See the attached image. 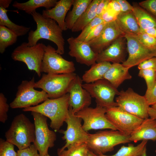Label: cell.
Instances as JSON below:
<instances>
[{"label":"cell","mask_w":156,"mask_h":156,"mask_svg":"<svg viewBox=\"0 0 156 156\" xmlns=\"http://www.w3.org/2000/svg\"><path fill=\"white\" fill-rule=\"evenodd\" d=\"M31 15L36 24L37 28L35 30H31L29 32L28 45H35L40 39H45L55 44L58 53L64 54L65 40L62 34L63 30L57 22L53 19L44 17L36 10Z\"/></svg>","instance_id":"6da1fadb"},{"label":"cell","mask_w":156,"mask_h":156,"mask_svg":"<svg viewBox=\"0 0 156 156\" xmlns=\"http://www.w3.org/2000/svg\"><path fill=\"white\" fill-rule=\"evenodd\" d=\"M69 97L67 93L56 99L48 98L40 104L23 108V110L37 112L49 118L51 120L50 127L58 131L65 121L68 114Z\"/></svg>","instance_id":"7a4b0ae2"},{"label":"cell","mask_w":156,"mask_h":156,"mask_svg":"<svg viewBox=\"0 0 156 156\" xmlns=\"http://www.w3.org/2000/svg\"><path fill=\"white\" fill-rule=\"evenodd\" d=\"M5 136L6 140L16 146L18 150L27 148L35 140L34 124L23 114L18 115L13 119Z\"/></svg>","instance_id":"3957f363"},{"label":"cell","mask_w":156,"mask_h":156,"mask_svg":"<svg viewBox=\"0 0 156 156\" xmlns=\"http://www.w3.org/2000/svg\"><path fill=\"white\" fill-rule=\"evenodd\" d=\"M129 137L118 130L101 131L89 133L86 143L90 150L99 155L113 151L118 145L130 142Z\"/></svg>","instance_id":"277c9868"},{"label":"cell","mask_w":156,"mask_h":156,"mask_svg":"<svg viewBox=\"0 0 156 156\" xmlns=\"http://www.w3.org/2000/svg\"><path fill=\"white\" fill-rule=\"evenodd\" d=\"M77 75L75 73L61 74H44L35 82V88L45 92L49 98L56 99L68 93L70 86Z\"/></svg>","instance_id":"5b68a950"},{"label":"cell","mask_w":156,"mask_h":156,"mask_svg":"<svg viewBox=\"0 0 156 156\" xmlns=\"http://www.w3.org/2000/svg\"><path fill=\"white\" fill-rule=\"evenodd\" d=\"M45 45L42 43L29 46L23 42L14 50L11 54L15 61L25 63L29 70L35 71L39 77L41 75V67Z\"/></svg>","instance_id":"8992f818"},{"label":"cell","mask_w":156,"mask_h":156,"mask_svg":"<svg viewBox=\"0 0 156 156\" xmlns=\"http://www.w3.org/2000/svg\"><path fill=\"white\" fill-rule=\"evenodd\" d=\"M35 82L33 77L29 81H23L18 86L16 97L10 104L12 109L26 108L37 105L49 98L43 90L35 89Z\"/></svg>","instance_id":"52a82bcc"},{"label":"cell","mask_w":156,"mask_h":156,"mask_svg":"<svg viewBox=\"0 0 156 156\" xmlns=\"http://www.w3.org/2000/svg\"><path fill=\"white\" fill-rule=\"evenodd\" d=\"M116 98L117 106L142 119L148 118L150 105L144 96L141 95L129 88L121 90Z\"/></svg>","instance_id":"ba28073f"},{"label":"cell","mask_w":156,"mask_h":156,"mask_svg":"<svg viewBox=\"0 0 156 156\" xmlns=\"http://www.w3.org/2000/svg\"><path fill=\"white\" fill-rule=\"evenodd\" d=\"M34 120L35 139L33 144L38 150L40 156L48 154L49 148L53 147L56 140L55 132L49 128L47 117L36 112H31Z\"/></svg>","instance_id":"9c48e42d"},{"label":"cell","mask_w":156,"mask_h":156,"mask_svg":"<svg viewBox=\"0 0 156 156\" xmlns=\"http://www.w3.org/2000/svg\"><path fill=\"white\" fill-rule=\"evenodd\" d=\"M82 86L92 97L95 98L96 105L106 109L117 106L114 98L120 91L107 80L103 79Z\"/></svg>","instance_id":"30bf717a"},{"label":"cell","mask_w":156,"mask_h":156,"mask_svg":"<svg viewBox=\"0 0 156 156\" xmlns=\"http://www.w3.org/2000/svg\"><path fill=\"white\" fill-rule=\"evenodd\" d=\"M106 112V108L96 105L94 108H86L75 114L83 120L82 127L86 132L91 130L107 129L117 130L107 118Z\"/></svg>","instance_id":"8fae6325"},{"label":"cell","mask_w":156,"mask_h":156,"mask_svg":"<svg viewBox=\"0 0 156 156\" xmlns=\"http://www.w3.org/2000/svg\"><path fill=\"white\" fill-rule=\"evenodd\" d=\"M75 70L72 61L64 59L50 45H45L41 71L47 74H61L74 73Z\"/></svg>","instance_id":"7c38bea8"},{"label":"cell","mask_w":156,"mask_h":156,"mask_svg":"<svg viewBox=\"0 0 156 156\" xmlns=\"http://www.w3.org/2000/svg\"><path fill=\"white\" fill-rule=\"evenodd\" d=\"M82 119L77 116L72 111L71 108L69 107L68 114L65 120L67 124L66 129L59 131L64 135L62 139L65 140V145L57 149V152L61 151L70 145L73 144L86 143L89 133L83 129L81 124Z\"/></svg>","instance_id":"4fadbf2b"},{"label":"cell","mask_w":156,"mask_h":156,"mask_svg":"<svg viewBox=\"0 0 156 156\" xmlns=\"http://www.w3.org/2000/svg\"><path fill=\"white\" fill-rule=\"evenodd\" d=\"M123 36L127 41L128 53L127 59L122 64L124 66L130 68L145 60L156 57V49L145 46L136 36L125 35Z\"/></svg>","instance_id":"5bb4252c"},{"label":"cell","mask_w":156,"mask_h":156,"mask_svg":"<svg viewBox=\"0 0 156 156\" xmlns=\"http://www.w3.org/2000/svg\"><path fill=\"white\" fill-rule=\"evenodd\" d=\"M106 116L117 130L128 135L140 125L143 120L118 106L107 109Z\"/></svg>","instance_id":"9a60e30c"},{"label":"cell","mask_w":156,"mask_h":156,"mask_svg":"<svg viewBox=\"0 0 156 156\" xmlns=\"http://www.w3.org/2000/svg\"><path fill=\"white\" fill-rule=\"evenodd\" d=\"M82 78L77 75L71 82L68 91L69 107L75 114L89 107L91 103L92 97L82 87Z\"/></svg>","instance_id":"2e32d148"},{"label":"cell","mask_w":156,"mask_h":156,"mask_svg":"<svg viewBox=\"0 0 156 156\" xmlns=\"http://www.w3.org/2000/svg\"><path fill=\"white\" fill-rule=\"evenodd\" d=\"M69 45L68 54L76 61L88 66L96 63L98 54L92 49L89 44L71 37L67 39Z\"/></svg>","instance_id":"e0dca14e"},{"label":"cell","mask_w":156,"mask_h":156,"mask_svg":"<svg viewBox=\"0 0 156 156\" xmlns=\"http://www.w3.org/2000/svg\"><path fill=\"white\" fill-rule=\"evenodd\" d=\"M124 35L115 21L106 23L100 35L87 43L95 53L99 54L118 38Z\"/></svg>","instance_id":"ac0fdd59"},{"label":"cell","mask_w":156,"mask_h":156,"mask_svg":"<svg viewBox=\"0 0 156 156\" xmlns=\"http://www.w3.org/2000/svg\"><path fill=\"white\" fill-rule=\"evenodd\" d=\"M125 39L123 36H120L98 54L96 62H106L120 63L124 62L125 56Z\"/></svg>","instance_id":"d6986e66"},{"label":"cell","mask_w":156,"mask_h":156,"mask_svg":"<svg viewBox=\"0 0 156 156\" xmlns=\"http://www.w3.org/2000/svg\"><path fill=\"white\" fill-rule=\"evenodd\" d=\"M74 0H60L51 8L44 10L42 16L55 21L63 31L67 29L65 20L66 15L73 5Z\"/></svg>","instance_id":"ffe728a7"},{"label":"cell","mask_w":156,"mask_h":156,"mask_svg":"<svg viewBox=\"0 0 156 156\" xmlns=\"http://www.w3.org/2000/svg\"><path fill=\"white\" fill-rule=\"evenodd\" d=\"M151 140L156 141V120L147 118L143 120L140 125L130 135L131 142Z\"/></svg>","instance_id":"44dd1931"},{"label":"cell","mask_w":156,"mask_h":156,"mask_svg":"<svg viewBox=\"0 0 156 156\" xmlns=\"http://www.w3.org/2000/svg\"><path fill=\"white\" fill-rule=\"evenodd\" d=\"M116 21L125 35L136 36L140 28L133 11L120 12L116 16Z\"/></svg>","instance_id":"7402d4cb"},{"label":"cell","mask_w":156,"mask_h":156,"mask_svg":"<svg viewBox=\"0 0 156 156\" xmlns=\"http://www.w3.org/2000/svg\"><path fill=\"white\" fill-rule=\"evenodd\" d=\"M129 69L120 63H112L105 74L103 79L118 88L125 81L132 78L129 72Z\"/></svg>","instance_id":"603a6c76"},{"label":"cell","mask_w":156,"mask_h":156,"mask_svg":"<svg viewBox=\"0 0 156 156\" xmlns=\"http://www.w3.org/2000/svg\"><path fill=\"white\" fill-rule=\"evenodd\" d=\"M12 1V0H0V25L5 26L13 31L18 36L26 34L29 31L30 27L20 25L12 21L7 14V9Z\"/></svg>","instance_id":"cb8c5ba5"},{"label":"cell","mask_w":156,"mask_h":156,"mask_svg":"<svg viewBox=\"0 0 156 156\" xmlns=\"http://www.w3.org/2000/svg\"><path fill=\"white\" fill-rule=\"evenodd\" d=\"M112 64L109 62H104L96 63L91 66L90 69L85 71L82 79L86 83H93L103 79Z\"/></svg>","instance_id":"d4e9b609"},{"label":"cell","mask_w":156,"mask_h":156,"mask_svg":"<svg viewBox=\"0 0 156 156\" xmlns=\"http://www.w3.org/2000/svg\"><path fill=\"white\" fill-rule=\"evenodd\" d=\"M92 0H74L71 10L68 13L65 22L67 29H71L74 24L85 12Z\"/></svg>","instance_id":"484cf974"},{"label":"cell","mask_w":156,"mask_h":156,"mask_svg":"<svg viewBox=\"0 0 156 156\" xmlns=\"http://www.w3.org/2000/svg\"><path fill=\"white\" fill-rule=\"evenodd\" d=\"M56 0H29L24 3H19L15 1L12 6L19 10L23 11L28 14H30L38 8L43 7L46 9H51L56 5Z\"/></svg>","instance_id":"4316f807"},{"label":"cell","mask_w":156,"mask_h":156,"mask_svg":"<svg viewBox=\"0 0 156 156\" xmlns=\"http://www.w3.org/2000/svg\"><path fill=\"white\" fill-rule=\"evenodd\" d=\"M133 11L140 28V31L156 27V18L143 9L139 5L134 4Z\"/></svg>","instance_id":"83f0119b"},{"label":"cell","mask_w":156,"mask_h":156,"mask_svg":"<svg viewBox=\"0 0 156 156\" xmlns=\"http://www.w3.org/2000/svg\"><path fill=\"white\" fill-rule=\"evenodd\" d=\"M101 0H93L81 16L76 21L71 30L77 32L82 31L96 16V10Z\"/></svg>","instance_id":"f1b7e54d"},{"label":"cell","mask_w":156,"mask_h":156,"mask_svg":"<svg viewBox=\"0 0 156 156\" xmlns=\"http://www.w3.org/2000/svg\"><path fill=\"white\" fill-rule=\"evenodd\" d=\"M147 140H143L136 146L129 144L128 146H123L114 154L107 155L101 154L97 156H140L146 149Z\"/></svg>","instance_id":"f546056e"},{"label":"cell","mask_w":156,"mask_h":156,"mask_svg":"<svg viewBox=\"0 0 156 156\" xmlns=\"http://www.w3.org/2000/svg\"><path fill=\"white\" fill-rule=\"evenodd\" d=\"M18 37L6 27L0 25V53L3 54L8 47L15 43Z\"/></svg>","instance_id":"4dcf8cb0"},{"label":"cell","mask_w":156,"mask_h":156,"mask_svg":"<svg viewBox=\"0 0 156 156\" xmlns=\"http://www.w3.org/2000/svg\"><path fill=\"white\" fill-rule=\"evenodd\" d=\"M64 149L57 152L58 156H86L89 150L86 143L71 145Z\"/></svg>","instance_id":"1f68e13d"},{"label":"cell","mask_w":156,"mask_h":156,"mask_svg":"<svg viewBox=\"0 0 156 156\" xmlns=\"http://www.w3.org/2000/svg\"><path fill=\"white\" fill-rule=\"evenodd\" d=\"M138 76L145 80L147 86L146 90H151L156 81V70L152 69L140 70Z\"/></svg>","instance_id":"d6a6232c"},{"label":"cell","mask_w":156,"mask_h":156,"mask_svg":"<svg viewBox=\"0 0 156 156\" xmlns=\"http://www.w3.org/2000/svg\"><path fill=\"white\" fill-rule=\"evenodd\" d=\"M103 22L101 16H96L81 31L80 34L76 38L79 41H84L87 36L96 26Z\"/></svg>","instance_id":"836d02e7"},{"label":"cell","mask_w":156,"mask_h":156,"mask_svg":"<svg viewBox=\"0 0 156 156\" xmlns=\"http://www.w3.org/2000/svg\"><path fill=\"white\" fill-rule=\"evenodd\" d=\"M0 156H17L14 145L2 138L0 139Z\"/></svg>","instance_id":"e575fe53"},{"label":"cell","mask_w":156,"mask_h":156,"mask_svg":"<svg viewBox=\"0 0 156 156\" xmlns=\"http://www.w3.org/2000/svg\"><path fill=\"white\" fill-rule=\"evenodd\" d=\"M136 36L140 42L145 46L156 49V39L153 37L144 32H140Z\"/></svg>","instance_id":"d590c367"},{"label":"cell","mask_w":156,"mask_h":156,"mask_svg":"<svg viewBox=\"0 0 156 156\" xmlns=\"http://www.w3.org/2000/svg\"><path fill=\"white\" fill-rule=\"evenodd\" d=\"M10 105L7 103V99L2 93L0 94V121L4 123L8 119L7 112Z\"/></svg>","instance_id":"8d00e7d4"},{"label":"cell","mask_w":156,"mask_h":156,"mask_svg":"<svg viewBox=\"0 0 156 156\" xmlns=\"http://www.w3.org/2000/svg\"><path fill=\"white\" fill-rule=\"evenodd\" d=\"M139 5L156 18V0H146L139 2Z\"/></svg>","instance_id":"74e56055"},{"label":"cell","mask_w":156,"mask_h":156,"mask_svg":"<svg viewBox=\"0 0 156 156\" xmlns=\"http://www.w3.org/2000/svg\"><path fill=\"white\" fill-rule=\"evenodd\" d=\"M106 23L103 22L95 27L87 36L84 42H88L97 37L102 32Z\"/></svg>","instance_id":"f35d334b"},{"label":"cell","mask_w":156,"mask_h":156,"mask_svg":"<svg viewBox=\"0 0 156 156\" xmlns=\"http://www.w3.org/2000/svg\"><path fill=\"white\" fill-rule=\"evenodd\" d=\"M38 150L34 144L24 149L17 151V156H40Z\"/></svg>","instance_id":"ab89813d"},{"label":"cell","mask_w":156,"mask_h":156,"mask_svg":"<svg viewBox=\"0 0 156 156\" xmlns=\"http://www.w3.org/2000/svg\"><path fill=\"white\" fill-rule=\"evenodd\" d=\"M138 67L140 70L152 69L156 70V57L143 61L138 65Z\"/></svg>","instance_id":"60d3db41"},{"label":"cell","mask_w":156,"mask_h":156,"mask_svg":"<svg viewBox=\"0 0 156 156\" xmlns=\"http://www.w3.org/2000/svg\"><path fill=\"white\" fill-rule=\"evenodd\" d=\"M144 96L149 105L156 103V81L151 90H146Z\"/></svg>","instance_id":"b9f144b4"},{"label":"cell","mask_w":156,"mask_h":156,"mask_svg":"<svg viewBox=\"0 0 156 156\" xmlns=\"http://www.w3.org/2000/svg\"><path fill=\"white\" fill-rule=\"evenodd\" d=\"M117 15L108 7L101 17L103 22L107 23L116 21Z\"/></svg>","instance_id":"7bdbcfd3"},{"label":"cell","mask_w":156,"mask_h":156,"mask_svg":"<svg viewBox=\"0 0 156 156\" xmlns=\"http://www.w3.org/2000/svg\"><path fill=\"white\" fill-rule=\"evenodd\" d=\"M111 0H101L97 7V16H101L102 13L107 9Z\"/></svg>","instance_id":"ee69618b"},{"label":"cell","mask_w":156,"mask_h":156,"mask_svg":"<svg viewBox=\"0 0 156 156\" xmlns=\"http://www.w3.org/2000/svg\"><path fill=\"white\" fill-rule=\"evenodd\" d=\"M121 8V12L133 11V7L126 0H117Z\"/></svg>","instance_id":"f6af8a7d"},{"label":"cell","mask_w":156,"mask_h":156,"mask_svg":"<svg viewBox=\"0 0 156 156\" xmlns=\"http://www.w3.org/2000/svg\"><path fill=\"white\" fill-rule=\"evenodd\" d=\"M108 7L117 16L121 12L120 6L117 0H111Z\"/></svg>","instance_id":"bcb514c9"},{"label":"cell","mask_w":156,"mask_h":156,"mask_svg":"<svg viewBox=\"0 0 156 156\" xmlns=\"http://www.w3.org/2000/svg\"><path fill=\"white\" fill-rule=\"evenodd\" d=\"M148 114L150 118L156 120V103L149 107L148 109Z\"/></svg>","instance_id":"7dc6e473"},{"label":"cell","mask_w":156,"mask_h":156,"mask_svg":"<svg viewBox=\"0 0 156 156\" xmlns=\"http://www.w3.org/2000/svg\"><path fill=\"white\" fill-rule=\"evenodd\" d=\"M140 32H144L156 39V27L148 29Z\"/></svg>","instance_id":"c3c4849f"},{"label":"cell","mask_w":156,"mask_h":156,"mask_svg":"<svg viewBox=\"0 0 156 156\" xmlns=\"http://www.w3.org/2000/svg\"><path fill=\"white\" fill-rule=\"evenodd\" d=\"M98 155L95 154L92 151L89 150L86 156H97Z\"/></svg>","instance_id":"681fc988"},{"label":"cell","mask_w":156,"mask_h":156,"mask_svg":"<svg viewBox=\"0 0 156 156\" xmlns=\"http://www.w3.org/2000/svg\"><path fill=\"white\" fill-rule=\"evenodd\" d=\"M140 156H146V150Z\"/></svg>","instance_id":"f907efd6"},{"label":"cell","mask_w":156,"mask_h":156,"mask_svg":"<svg viewBox=\"0 0 156 156\" xmlns=\"http://www.w3.org/2000/svg\"><path fill=\"white\" fill-rule=\"evenodd\" d=\"M44 156H50L49 155V154H48V155H46Z\"/></svg>","instance_id":"816d5d0a"},{"label":"cell","mask_w":156,"mask_h":156,"mask_svg":"<svg viewBox=\"0 0 156 156\" xmlns=\"http://www.w3.org/2000/svg\"><path fill=\"white\" fill-rule=\"evenodd\" d=\"M155 153H156V149L155 150Z\"/></svg>","instance_id":"f5cc1de1"}]
</instances>
